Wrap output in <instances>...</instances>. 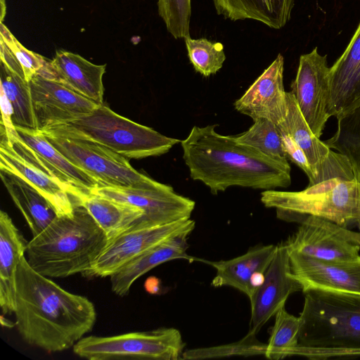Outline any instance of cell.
I'll list each match as a JSON object with an SVG mask.
<instances>
[{"label":"cell","instance_id":"cell-25","mask_svg":"<svg viewBox=\"0 0 360 360\" xmlns=\"http://www.w3.org/2000/svg\"><path fill=\"white\" fill-rule=\"evenodd\" d=\"M4 185L23 215L32 237L40 233L58 215L51 202L20 177L0 170Z\"/></svg>","mask_w":360,"mask_h":360},{"label":"cell","instance_id":"cell-35","mask_svg":"<svg viewBox=\"0 0 360 360\" xmlns=\"http://www.w3.org/2000/svg\"><path fill=\"white\" fill-rule=\"evenodd\" d=\"M1 39L4 41L19 63L27 82H30L34 76L41 75L49 67L50 60L25 48L2 22Z\"/></svg>","mask_w":360,"mask_h":360},{"label":"cell","instance_id":"cell-26","mask_svg":"<svg viewBox=\"0 0 360 360\" xmlns=\"http://www.w3.org/2000/svg\"><path fill=\"white\" fill-rule=\"evenodd\" d=\"M15 127L20 138L28 146L66 177L77 193L75 199L103 186L91 175L70 162L39 130Z\"/></svg>","mask_w":360,"mask_h":360},{"label":"cell","instance_id":"cell-10","mask_svg":"<svg viewBox=\"0 0 360 360\" xmlns=\"http://www.w3.org/2000/svg\"><path fill=\"white\" fill-rule=\"evenodd\" d=\"M284 243L288 251L318 259L351 262L360 259V231L309 215Z\"/></svg>","mask_w":360,"mask_h":360},{"label":"cell","instance_id":"cell-6","mask_svg":"<svg viewBox=\"0 0 360 360\" xmlns=\"http://www.w3.org/2000/svg\"><path fill=\"white\" fill-rule=\"evenodd\" d=\"M39 131L94 142L129 159L161 155L181 142L122 117L103 103L85 116Z\"/></svg>","mask_w":360,"mask_h":360},{"label":"cell","instance_id":"cell-31","mask_svg":"<svg viewBox=\"0 0 360 360\" xmlns=\"http://www.w3.org/2000/svg\"><path fill=\"white\" fill-rule=\"evenodd\" d=\"M233 136L238 142L254 148L270 158L288 161L281 132L274 123L266 119L256 120L248 130Z\"/></svg>","mask_w":360,"mask_h":360},{"label":"cell","instance_id":"cell-38","mask_svg":"<svg viewBox=\"0 0 360 360\" xmlns=\"http://www.w3.org/2000/svg\"><path fill=\"white\" fill-rule=\"evenodd\" d=\"M144 287L150 294H158L160 290V282L156 277H149L146 279Z\"/></svg>","mask_w":360,"mask_h":360},{"label":"cell","instance_id":"cell-24","mask_svg":"<svg viewBox=\"0 0 360 360\" xmlns=\"http://www.w3.org/2000/svg\"><path fill=\"white\" fill-rule=\"evenodd\" d=\"M76 204L83 206L104 231L108 243L129 229L143 216L140 208L95 193L82 195Z\"/></svg>","mask_w":360,"mask_h":360},{"label":"cell","instance_id":"cell-36","mask_svg":"<svg viewBox=\"0 0 360 360\" xmlns=\"http://www.w3.org/2000/svg\"><path fill=\"white\" fill-rule=\"evenodd\" d=\"M278 129L282 136L283 147L288 160H290L303 170L308 176L309 184L313 182L317 175L311 168L304 153L287 131L280 128Z\"/></svg>","mask_w":360,"mask_h":360},{"label":"cell","instance_id":"cell-13","mask_svg":"<svg viewBox=\"0 0 360 360\" xmlns=\"http://www.w3.org/2000/svg\"><path fill=\"white\" fill-rule=\"evenodd\" d=\"M329 70L327 56L317 48L300 57L297 75L291 84L292 94L314 134L320 139L330 117Z\"/></svg>","mask_w":360,"mask_h":360},{"label":"cell","instance_id":"cell-14","mask_svg":"<svg viewBox=\"0 0 360 360\" xmlns=\"http://www.w3.org/2000/svg\"><path fill=\"white\" fill-rule=\"evenodd\" d=\"M302 290L292 276L288 249L284 243L277 245L262 283L250 299L251 316L249 333L257 334L263 326L282 307L288 297Z\"/></svg>","mask_w":360,"mask_h":360},{"label":"cell","instance_id":"cell-11","mask_svg":"<svg viewBox=\"0 0 360 360\" xmlns=\"http://www.w3.org/2000/svg\"><path fill=\"white\" fill-rule=\"evenodd\" d=\"M194 228L190 218L158 226H133L108 242L83 276L110 277L149 249L177 235L191 233Z\"/></svg>","mask_w":360,"mask_h":360},{"label":"cell","instance_id":"cell-37","mask_svg":"<svg viewBox=\"0 0 360 360\" xmlns=\"http://www.w3.org/2000/svg\"><path fill=\"white\" fill-rule=\"evenodd\" d=\"M0 44L1 62L10 70L25 78L23 71L11 51L1 39H0Z\"/></svg>","mask_w":360,"mask_h":360},{"label":"cell","instance_id":"cell-18","mask_svg":"<svg viewBox=\"0 0 360 360\" xmlns=\"http://www.w3.org/2000/svg\"><path fill=\"white\" fill-rule=\"evenodd\" d=\"M330 116L336 118L360 105V22L350 42L329 70Z\"/></svg>","mask_w":360,"mask_h":360},{"label":"cell","instance_id":"cell-2","mask_svg":"<svg viewBox=\"0 0 360 360\" xmlns=\"http://www.w3.org/2000/svg\"><path fill=\"white\" fill-rule=\"evenodd\" d=\"M215 127L194 126L181 141L193 180L202 182L214 195L233 186L266 191L290 185L288 161L270 158L233 136L219 134Z\"/></svg>","mask_w":360,"mask_h":360},{"label":"cell","instance_id":"cell-39","mask_svg":"<svg viewBox=\"0 0 360 360\" xmlns=\"http://www.w3.org/2000/svg\"><path fill=\"white\" fill-rule=\"evenodd\" d=\"M1 323L3 326L11 328L15 325V323L11 322L10 320L6 319L4 315L1 316Z\"/></svg>","mask_w":360,"mask_h":360},{"label":"cell","instance_id":"cell-12","mask_svg":"<svg viewBox=\"0 0 360 360\" xmlns=\"http://www.w3.org/2000/svg\"><path fill=\"white\" fill-rule=\"evenodd\" d=\"M91 193L142 210L143 216L134 226H158L189 219L195 207L193 200L177 194L172 186L164 184L155 188L101 186Z\"/></svg>","mask_w":360,"mask_h":360},{"label":"cell","instance_id":"cell-5","mask_svg":"<svg viewBox=\"0 0 360 360\" xmlns=\"http://www.w3.org/2000/svg\"><path fill=\"white\" fill-rule=\"evenodd\" d=\"M304 294L299 345L292 356H360V297L320 290Z\"/></svg>","mask_w":360,"mask_h":360},{"label":"cell","instance_id":"cell-29","mask_svg":"<svg viewBox=\"0 0 360 360\" xmlns=\"http://www.w3.org/2000/svg\"><path fill=\"white\" fill-rule=\"evenodd\" d=\"M337 120V131L324 143L349 160L360 184V105Z\"/></svg>","mask_w":360,"mask_h":360},{"label":"cell","instance_id":"cell-21","mask_svg":"<svg viewBox=\"0 0 360 360\" xmlns=\"http://www.w3.org/2000/svg\"><path fill=\"white\" fill-rule=\"evenodd\" d=\"M277 245H259L237 257L218 262H206L216 269L211 285L234 288L249 298L254 292L251 278L257 272L265 273Z\"/></svg>","mask_w":360,"mask_h":360},{"label":"cell","instance_id":"cell-30","mask_svg":"<svg viewBox=\"0 0 360 360\" xmlns=\"http://www.w3.org/2000/svg\"><path fill=\"white\" fill-rule=\"evenodd\" d=\"M300 317L289 314L285 307L275 315V323L266 346L264 356L274 360L291 356L299 345Z\"/></svg>","mask_w":360,"mask_h":360},{"label":"cell","instance_id":"cell-28","mask_svg":"<svg viewBox=\"0 0 360 360\" xmlns=\"http://www.w3.org/2000/svg\"><path fill=\"white\" fill-rule=\"evenodd\" d=\"M1 89L12 105L14 125L38 130L29 82L1 62Z\"/></svg>","mask_w":360,"mask_h":360},{"label":"cell","instance_id":"cell-22","mask_svg":"<svg viewBox=\"0 0 360 360\" xmlns=\"http://www.w3.org/2000/svg\"><path fill=\"white\" fill-rule=\"evenodd\" d=\"M27 243L8 214L0 212V306L4 314L13 313L16 273Z\"/></svg>","mask_w":360,"mask_h":360},{"label":"cell","instance_id":"cell-7","mask_svg":"<svg viewBox=\"0 0 360 360\" xmlns=\"http://www.w3.org/2000/svg\"><path fill=\"white\" fill-rule=\"evenodd\" d=\"M184 347L177 329L159 328L113 336L84 337L72 349L76 355L89 360H177L181 359Z\"/></svg>","mask_w":360,"mask_h":360},{"label":"cell","instance_id":"cell-3","mask_svg":"<svg viewBox=\"0 0 360 360\" xmlns=\"http://www.w3.org/2000/svg\"><path fill=\"white\" fill-rule=\"evenodd\" d=\"M261 202L275 208L278 218L300 221L313 215L360 231V184L349 160L331 150L316 179L300 191L266 190Z\"/></svg>","mask_w":360,"mask_h":360},{"label":"cell","instance_id":"cell-34","mask_svg":"<svg viewBox=\"0 0 360 360\" xmlns=\"http://www.w3.org/2000/svg\"><path fill=\"white\" fill-rule=\"evenodd\" d=\"M158 9L167 31L174 39L190 37L191 0H158Z\"/></svg>","mask_w":360,"mask_h":360},{"label":"cell","instance_id":"cell-32","mask_svg":"<svg viewBox=\"0 0 360 360\" xmlns=\"http://www.w3.org/2000/svg\"><path fill=\"white\" fill-rule=\"evenodd\" d=\"M266 344L260 342L256 334L248 333L241 340L225 345L185 349L181 359H207L235 356L264 355Z\"/></svg>","mask_w":360,"mask_h":360},{"label":"cell","instance_id":"cell-9","mask_svg":"<svg viewBox=\"0 0 360 360\" xmlns=\"http://www.w3.org/2000/svg\"><path fill=\"white\" fill-rule=\"evenodd\" d=\"M41 133L70 162L103 186L155 188L163 184L138 172L127 158L102 145Z\"/></svg>","mask_w":360,"mask_h":360},{"label":"cell","instance_id":"cell-4","mask_svg":"<svg viewBox=\"0 0 360 360\" xmlns=\"http://www.w3.org/2000/svg\"><path fill=\"white\" fill-rule=\"evenodd\" d=\"M71 215L57 216L27 243L26 259L49 278L82 276L105 248L107 237L88 211L75 205Z\"/></svg>","mask_w":360,"mask_h":360},{"label":"cell","instance_id":"cell-16","mask_svg":"<svg viewBox=\"0 0 360 360\" xmlns=\"http://www.w3.org/2000/svg\"><path fill=\"white\" fill-rule=\"evenodd\" d=\"M38 130L91 113L96 103L63 84L40 75L29 82Z\"/></svg>","mask_w":360,"mask_h":360},{"label":"cell","instance_id":"cell-15","mask_svg":"<svg viewBox=\"0 0 360 360\" xmlns=\"http://www.w3.org/2000/svg\"><path fill=\"white\" fill-rule=\"evenodd\" d=\"M288 254L291 273L303 292L320 290L360 297V259L334 262Z\"/></svg>","mask_w":360,"mask_h":360},{"label":"cell","instance_id":"cell-23","mask_svg":"<svg viewBox=\"0 0 360 360\" xmlns=\"http://www.w3.org/2000/svg\"><path fill=\"white\" fill-rule=\"evenodd\" d=\"M295 0H212L218 15L232 21L252 20L273 29L289 21Z\"/></svg>","mask_w":360,"mask_h":360},{"label":"cell","instance_id":"cell-1","mask_svg":"<svg viewBox=\"0 0 360 360\" xmlns=\"http://www.w3.org/2000/svg\"><path fill=\"white\" fill-rule=\"evenodd\" d=\"M13 313L22 339L48 352L73 347L96 321L91 301L34 271L25 255L17 269Z\"/></svg>","mask_w":360,"mask_h":360},{"label":"cell","instance_id":"cell-19","mask_svg":"<svg viewBox=\"0 0 360 360\" xmlns=\"http://www.w3.org/2000/svg\"><path fill=\"white\" fill-rule=\"evenodd\" d=\"M106 65H96L81 56L58 51L50 62L46 79L56 81L98 105L103 103V76Z\"/></svg>","mask_w":360,"mask_h":360},{"label":"cell","instance_id":"cell-20","mask_svg":"<svg viewBox=\"0 0 360 360\" xmlns=\"http://www.w3.org/2000/svg\"><path fill=\"white\" fill-rule=\"evenodd\" d=\"M191 233L174 236L146 251L110 276L112 292L121 297L127 295L132 284L155 266L174 259L194 260L187 254V239Z\"/></svg>","mask_w":360,"mask_h":360},{"label":"cell","instance_id":"cell-8","mask_svg":"<svg viewBox=\"0 0 360 360\" xmlns=\"http://www.w3.org/2000/svg\"><path fill=\"white\" fill-rule=\"evenodd\" d=\"M0 170L24 179L53 205L58 216L71 215L77 193L66 177L28 146L17 132L11 137L1 134Z\"/></svg>","mask_w":360,"mask_h":360},{"label":"cell","instance_id":"cell-33","mask_svg":"<svg viewBox=\"0 0 360 360\" xmlns=\"http://www.w3.org/2000/svg\"><path fill=\"white\" fill-rule=\"evenodd\" d=\"M184 40L188 58L197 72L207 77L222 68L226 56L221 43L191 37Z\"/></svg>","mask_w":360,"mask_h":360},{"label":"cell","instance_id":"cell-17","mask_svg":"<svg viewBox=\"0 0 360 360\" xmlns=\"http://www.w3.org/2000/svg\"><path fill=\"white\" fill-rule=\"evenodd\" d=\"M283 70L284 59L279 53L245 94L235 101L236 110L253 121L264 118L276 126L284 122L288 103Z\"/></svg>","mask_w":360,"mask_h":360},{"label":"cell","instance_id":"cell-27","mask_svg":"<svg viewBox=\"0 0 360 360\" xmlns=\"http://www.w3.org/2000/svg\"><path fill=\"white\" fill-rule=\"evenodd\" d=\"M288 113L284 122L277 126L288 132L303 150L317 175L319 169L327 158L330 149L316 137L304 118L294 95L286 92Z\"/></svg>","mask_w":360,"mask_h":360}]
</instances>
